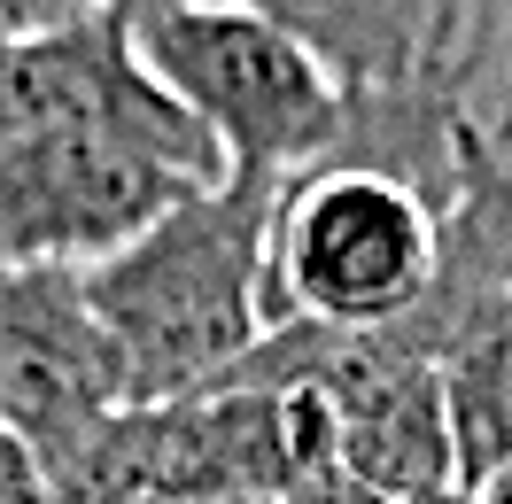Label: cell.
Wrapping results in <instances>:
<instances>
[{"instance_id": "6da1fadb", "label": "cell", "mask_w": 512, "mask_h": 504, "mask_svg": "<svg viewBox=\"0 0 512 504\" xmlns=\"http://www.w3.org/2000/svg\"><path fill=\"white\" fill-rule=\"evenodd\" d=\"M218 179L117 8L0 47V272H94Z\"/></svg>"}, {"instance_id": "7a4b0ae2", "label": "cell", "mask_w": 512, "mask_h": 504, "mask_svg": "<svg viewBox=\"0 0 512 504\" xmlns=\"http://www.w3.org/2000/svg\"><path fill=\"white\" fill-rule=\"evenodd\" d=\"M272 194L280 179L264 171H225L218 187L163 210L140 241L78 272L94 318L125 357L132 404L202 396L272 334V303H264Z\"/></svg>"}, {"instance_id": "3957f363", "label": "cell", "mask_w": 512, "mask_h": 504, "mask_svg": "<svg viewBox=\"0 0 512 504\" xmlns=\"http://www.w3.org/2000/svg\"><path fill=\"white\" fill-rule=\"evenodd\" d=\"M443 272V202L373 163H311L272 194V326L373 334L427 303Z\"/></svg>"}, {"instance_id": "277c9868", "label": "cell", "mask_w": 512, "mask_h": 504, "mask_svg": "<svg viewBox=\"0 0 512 504\" xmlns=\"http://www.w3.org/2000/svg\"><path fill=\"white\" fill-rule=\"evenodd\" d=\"M148 70L163 94L210 132L225 171H264L295 179L342 148L350 132V94L326 78V63L288 39L272 16H256L249 0H202L132 24Z\"/></svg>"}, {"instance_id": "5b68a950", "label": "cell", "mask_w": 512, "mask_h": 504, "mask_svg": "<svg viewBox=\"0 0 512 504\" xmlns=\"http://www.w3.org/2000/svg\"><path fill=\"white\" fill-rule=\"evenodd\" d=\"M132 411L125 357L78 272H0V419L55 481Z\"/></svg>"}, {"instance_id": "8992f818", "label": "cell", "mask_w": 512, "mask_h": 504, "mask_svg": "<svg viewBox=\"0 0 512 504\" xmlns=\"http://www.w3.org/2000/svg\"><path fill=\"white\" fill-rule=\"evenodd\" d=\"M249 8L303 39L342 94H419V86L474 94L489 0H249Z\"/></svg>"}, {"instance_id": "52a82bcc", "label": "cell", "mask_w": 512, "mask_h": 504, "mask_svg": "<svg viewBox=\"0 0 512 504\" xmlns=\"http://www.w3.org/2000/svg\"><path fill=\"white\" fill-rule=\"evenodd\" d=\"M474 109H481V132H489V148L512 163V0H489V16H481Z\"/></svg>"}, {"instance_id": "ba28073f", "label": "cell", "mask_w": 512, "mask_h": 504, "mask_svg": "<svg viewBox=\"0 0 512 504\" xmlns=\"http://www.w3.org/2000/svg\"><path fill=\"white\" fill-rule=\"evenodd\" d=\"M280 504H388V497H381V489H365L342 458H326V466L295 473L288 489H280Z\"/></svg>"}, {"instance_id": "9c48e42d", "label": "cell", "mask_w": 512, "mask_h": 504, "mask_svg": "<svg viewBox=\"0 0 512 504\" xmlns=\"http://www.w3.org/2000/svg\"><path fill=\"white\" fill-rule=\"evenodd\" d=\"M0 504H47V473H39V458L16 442L8 419H0Z\"/></svg>"}, {"instance_id": "30bf717a", "label": "cell", "mask_w": 512, "mask_h": 504, "mask_svg": "<svg viewBox=\"0 0 512 504\" xmlns=\"http://www.w3.org/2000/svg\"><path fill=\"white\" fill-rule=\"evenodd\" d=\"M125 24H148V16H171V8H202V0H109Z\"/></svg>"}, {"instance_id": "8fae6325", "label": "cell", "mask_w": 512, "mask_h": 504, "mask_svg": "<svg viewBox=\"0 0 512 504\" xmlns=\"http://www.w3.org/2000/svg\"><path fill=\"white\" fill-rule=\"evenodd\" d=\"M474 504H512V466L489 481V489H474Z\"/></svg>"}, {"instance_id": "7c38bea8", "label": "cell", "mask_w": 512, "mask_h": 504, "mask_svg": "<svg viewBox=\"0 0 512 504\" xmlns=\"http://www.w3.org/2000/svg\"><path fill=\"white\" fill-rule=\"evenodd\" d=\"M412 504H474L466 489H443V497H412Z\"/></svg>"}, {"instance_id": "4fadbf2b", "label": "cell", "mask_w": 512, "mask_h": 504, "mask_svg": "<svg viewBox=\"0 0 512 504\" xmlns=\"http://www.w3.org/2000/svg\"><path fill=\"white\" fill-rule=\"evenodd\" d=\"M225 504H272V497H225Z\"/></svg>"}, {"instance_id": "5bb4252c", "label": "cell", "mask_w": 512, "mask_h": 504, "mask_svg": "<svg viewBox=\"0 0 512 504\" xmlns=\"http://www.w3.org/2000/svg\"><path fill=\"white\" fill-rule=\"evenodd\" d=\"M0 47H8V32H0Z\"/></svg>"}]
</instances>
